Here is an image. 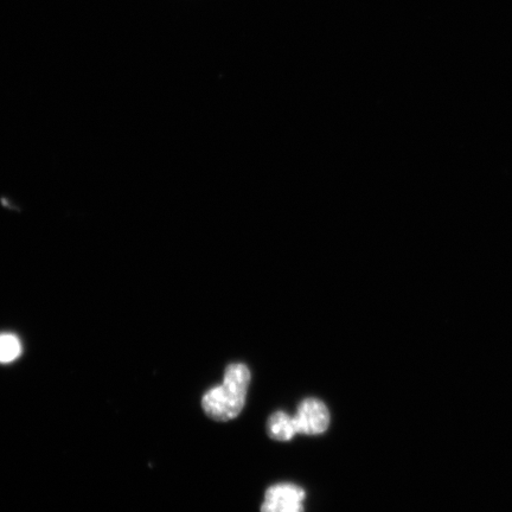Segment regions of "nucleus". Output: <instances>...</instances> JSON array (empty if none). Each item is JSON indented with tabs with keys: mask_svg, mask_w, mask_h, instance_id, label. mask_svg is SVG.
I'll use <instances>...</instances> for the list:
<instances>
[{
	"mask_svg": "<svg viewBox=\"0 0 512 512\" xmlns=\"http://www.w3.org/2000/svg\"><path fill=\"white\" fill-rule=\"evenodd\" d=\"M249 382L251 371L246 364H230L224 373L221 386L209 389L203 396V411L216 421L236 418L246 405Z\"/></svg>",
	"mask_w": 512,
	"mask_h": 512,
	"instance_id": "nucleus-1",
	"label": "nucleus"
},
{
	"mask_svg": "<svg viewBox=\"0 0 512 512\" xmlns=\"http://www.w3.org/2000/svg\"><path fill=\"white\" fill-rule=\"evenodd\" d=\"M293 419L297 434L319 435L329 428L330 412L323 401L309 398L300 402Z\"/></svg>",
	"mask_w": 512,
	"mask_h": 512,
	"instance_id": "nucleus-2",
	"label": "nucleus"
},
{
	"mask_svg": "<svg viewBox=\"0 0 512 512\" xmlns=\"http://www.w3.org/2000/svg\"><path fill=\"white\" fill-rule=\"evenodd\" d=\"M305 491L299 486L283 483L271 486L265 494L261 512H304Z\"/></svg>",
	"mask_w": 512,
	"mask_h": 512,
	"instance_id": "nucleus-3",
	"label": "nucleus"
},
{
	"mask_svg": "<svg viewBox=\"0 0 512 512\" xmlns=\"http://www.w3.org/2000/svg\"><path fill=\"white\" fill-rule=\"evenodd\" d=\"M267 433L273 440L290 441L297 435L293 416L285 412H275L267 421Z\"/></svg>",
	"mask_w": 512,
	"mask_h": 512,
	"instance_id": "nucleus-4",
	"label": "nucleus"
},
{
	"mask_svg": "<svg viewBox=\"0 0 512 512\" xmlns=\"http://www.w3.org/2000/svg\"><path fill=\"white\" fill-rule=\"evenodd\" d=\"M22 354V345L15 335H0V363H10Z\"/></svg>",
	"mask_w": 512,
	"mask_h": 512,
	"instance_id": "nucleus-5",
	"label": "nucleus"
}]
</instances>
